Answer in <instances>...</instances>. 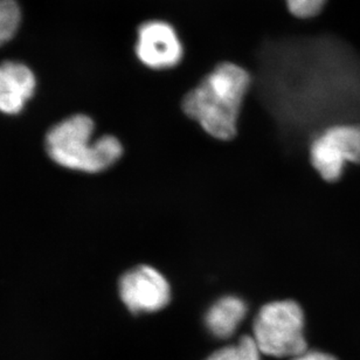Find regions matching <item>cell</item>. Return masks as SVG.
<instances>
[{
  "label": "cell",
  "mask_w": 360,
  "mask_h": 360,
  "mask_svg": "<svg viewBox=\"0 0 360 360\" xmlns=\"http://www.w3.org/2000/svg\"><path fill=\"white\" fill-rule=\"evenodd\" d=\"M253 80L238 63H218L184 96L183 111L208 135L229 141L238 132L240 112Z\"/></svg>",
  "instance_id": "6da1fadb"
},
{
  "label": "cell",
  "mask_w": 360,
  "mask_h": 360,
  "mask_svg": "<svg viewBox=\"0 0 360 360\" xmlns=\"http://www.w3.org/2000/svg\"><path fill=\"white\" fill-rule=\"evenodd\" d=\"M95 123L87 115H73L51 128L46 151L60 167L86 174H98L117 163L122 143L112 135L94 139Z\"/></svg>",
  "instance_id": "7a4b0ae2"
},
{
  "label": "cell",
  "mask_w": 360,
  "mask_h": 360,
  "mask_svg": "<svg viewBox=\"0 0 360 360\" xmlns=\"http://www.w3.org/2000/svg\"><path fill=\"white\" fill-rule=\"evenodd\" d=\"M305 319L294 301H275L264 305L253 323V340L261 354L294 358L307 349Z\"/></svg>",
  "instance_id": "3957f363"
},
{
  "label": "cell",
  "mask_w": 360,
  "mask_h": 360,
  "mask_svg": "<svg viewBox=\"0 0 360 360\" xmlns=\"http://www.w3.org/2000/svg\"><path fill=\"white\" fill-rule=\"evenodd\" d=\"M312 167L328 181L340 179L345 165L360 163V124L323 129L310 144Z\"/></svg>",
  "instance_id": "277c9868"
},
{
  "label": "cell",
  "mask_w": 360,
  "mask_h": 360,
  "mask_svg": "<svg viewBox=\"0 0 360 360\" xmlns=\"http://www.w3.org/2000/svg\"><path fill=\"white\" fill-rule=\"evenodd\" d=\"M183 40L169 21H144L136 37L135 54L143 66L153 70H174L183 61Z\"/></svg>",
  "instance_id": "5b68a950"
},
{
  "label": "cell",
  "mask_w": 360,
  "mask_h": 360,
  "mask_svg": "<svg viewBox=\"0 0 360 360\" xmlns=\"http://www.w3.org/2000/svg\"><path fill=\"white\" fill-rule=\"evenodd\" d=\"M123 304L132 314H151L165 308L171 301L167 277L156 268L139 266L128 270L118 283Z\"/></svg>",
  "instance_id": "8992f818"
},
{
  "label": "cell",
  "mask_w": 360,
  "mask_h": 360,
  "mask_svg": "<svg viewBox=\"0 0 360 360\" xmlns=\"http://www.w3.org/2000/svg\"><path fill=\"white\" fill-rule=\"evenodd\" d=\"M37 88L35 75L30 67L15 61L0 63V112L19 114Z\"/></svg>",
  "instance_id": "52a82bcc"
},
{
  "label": "cell",
  "mask_w": 360,
  "mask_h": 360,
  "mask_svg": "<svg viewBox=\"0 0 360 360\" xmlns=\"http://www.w3.org/2000/svg\"><path fill=\"white\" fill-rule=\"evenodd\" d=\"M247 312L248 308L243 298L227 295L210 307L205 315V326L214 338L227 340L238 331Z\"/></svg>",
  "instance_id": "ba28073f"
},
{
  "label": "cell",
  "mask_w": 360,
  "mask_h": 360,
  "mask_svg": "<svg viewBox=\"0 0 360 360\" xmlns=\"http://www.w3.org/2000/svg\"><path fill=\"white\" fill-rule=\"evenodd\" d=\"M260 349L252 336H243L239 342L221 347L206 360H261Z\"/></svg>",
  "instance_id": "9c48e42d"
},
{
  "label": "cell",
  "mask_w": 360,
  "mask_h": 360,
  "mask_svg": "<svg viewBox=\"0 0 360 360\" xmlns=\"http://www.w3.org/2000/svg\"><path fill=\"white\" fill-rule=\"evenodd\" d=\"M21 22V8L17 0H0V46L13 38Z\"/></svg>",
  "instance_id": "30bf717a"
},
{
  "label": "cell",
  "mask_w": 360,
  "mask_h": 360,
  "mask_svg": "<svg viewBox=\"0 0 360 360\" xmlns=\"http://www.w3.org/2000/svg\"><path fill=\"white\" fill-rule=\"evenodd\" d=\"M291 15L298 19H311L319 15L326 0H284Z\"/></svg>",
  "instance_id": "8fae6325"
},
{
  "label": "cell",
  "mask_w": 360,
  "mask_h": 360,
  "mask_svg": "<svg viewBox=\"0 0 360 360\" xmlns=\"http://www.w3.org/2000/svg\"><path fill=\"white\" fill-rule=\"evenodd\" d=\"M291 360H337L331 354H326L322 351H304L303 354H298L296 357L291 358Z\"/></svg>",
  "instance_id": "7c38bea8"
}]
</instances>
